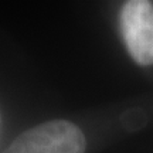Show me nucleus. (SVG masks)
I'll return each mask as SVG.
<instances>
[{"label":"nucleus","mask_w":153,"mask_h":153,"mask_svg":"<svg viewBox=\"0 0 153 153\" xmlns=\"http://www.w3.org/2000/svg\"><path fill=\"white\" fill-rule=\"evenodd\" d=\"M85 137L68 120H50L14 139L3 153H84Z\"/></svg>","instance_id":"f257e3e1"},{"label":"nucleus","mask_w":153,"mask_h":153,"mask_svg":"<svg viewBox=\"0 0 153 153\" xmlns=\"http://www.w3.org/2000/svg\"><path fill=\"white\" fill-rule=\"evenodd\" d=\"M120 31L129 54L140 65L153 64V3L126 1L120 11Z\"/></svg>","instance_id":"f03ea898"}]
</instances>
